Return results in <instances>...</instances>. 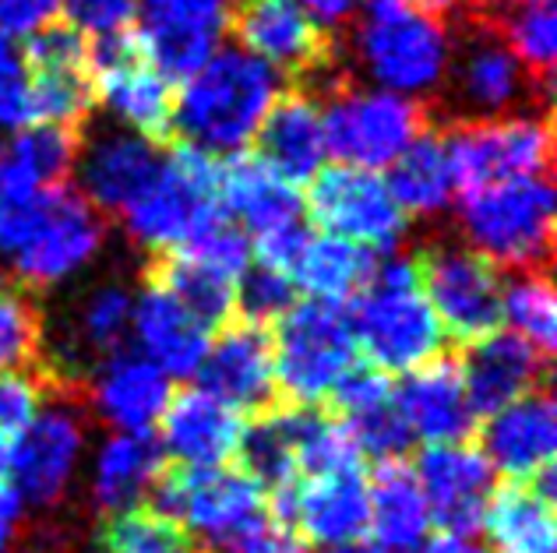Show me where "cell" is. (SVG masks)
I'll use <instances>...</instances> for the list:
<instances>
[{
  "label": "cell",
  "instance_id": "obj_1",
  "mask_svg": "<svg viewBox=\"0 0 557 553\" xmlns=\"http://www.w3.org/2000/svg\"><path fill=\"white\" fill-rule=\"evenodd\" d=\"M272 64L247 50H215L173 99V127L209 155H237L255 141L261 121L283 92Z\"/></svg>",
  "mask_w": 557,
  "mask_h": 553
},
{
  "label": "cell",
  "instance_id": "obj_2",
  "mask_svg": "<svg viewBox=\"0 0 557 553\" xmlns=\"http://www.w3.org/2000/svg\"><path fill=\"white\" fill-rule=\"evenodd\" d=\"M102 247L99 212L64 184L0 212V261L25 286H61L92 265Z\"/></svg>",
  "mask_w": 557,
  "mask_h": 553
},
{
  "label": "cell",
  "instance_id": "obj_3",
  "mask_svg": "<svg viewBox=\"0 0 557 553\" xmlns=\"http://www.w3.org/2000/svg\"><path fill=\"white\" fill-rule=\"evenodd\" d=\"M357 353L381 374H409L442 356L445 328L423 297L417 261L388 257L374 265L368 286L354 297L349 311Z\"/></svg>",
  "mask_w": 557,
  "mask_h": 553
},
{
  "label": "cell",
  "instance_id": "obj_4",
  "mask_svg": "<svg viewBox=\"0 0 557 553\" xmlns=\"http://www.w3.org/2000/svg\"><path fill=\"white\" fill-rule=\"evenodd\" d=\"M354 53L374 89L420 99L448 78L451 36L434 14L409 0H368L354 33Z\"/></svg>",
  "mask_w": 557,
  "mask_h": 553
},
{
  "label": "cell",
  "instance_id": "obj_5",
  "mask_svg": "<svg viewBox=\"0 0 557 553\" xmlns=\"http://www.w3.org/2000/svg\"><path fill=\"white\" fill-rule=\"evenodd\" d=\"M215 155L184 144L163 155L149 187L121 212L127 237L152 254H177L198 232L223 215L219 205Z\"/></svg>",
  "mask_w": 557,
  "mask_h": 553
},
{
  "label": "cell",
  "instance_id": "obj_6",
  "mask_svg": "<svg viewBox=\"0 0 557 553\" xmlns=\"http://www.w3.org/2000/svg\"><path fill=\"white\" fill-rule=\"evenodd\" d=\"M459 226L466 247L491 265L533 272L550 254L554 187L547 177H522L462 191Z\"/></svg>",
  "mask_w": 557,
  "mask_h": 553
},
{
  "label": "cell",
  "instance_id": "obj_7",
  "mask_svg": "<svg viewBox=\"0 0 557 553\" xmlns=\"http://www.w3.org/2000/svg\"><path fill=\"white\" fill-rule=\"evenodd\" d=\"M272 360L275 388L297 405L335 399L346 377L360 367L349 314L339 303H293L272 335Z\"/></svg>",
  "mask_w": 557,
  "mask_h": 553
},
{
  "label": "cell",
  "instance_id": "obj_8",
  "mask_svg": "<svg viewBox=\"0 0 557 553\" xmlns=\"http://www.w3.org/2000/svg\"><path fill=\"white\" fill-rule=\"evenodd\" d=\"M423 135V106L385 89H346L325 110L329 155L346 166L388 169Z\"/></svg>",
  "mask_w": 557,
  "mask_h": 553
},
{
  "label": "cell",
  "instance_id": "obj_9",
  "mask_svg": "<svg viewBox=\"0 0 557 553\" xmlns=\"http://www.w3.org/2000/svg\"><path fill=\"white\" fill-rule=\"evenodd\" d=\"M423 297L445 335L459 342H480L483 335L502 328V293L505 282L497 265L480 257L466 243H434L423 261H417Z\"/></svg>",
  "mask_w": 557,
  "mask_h": 553
},
{
  "label": "cell",
  "instance_id": "obj_10",
  "mask_svg": "<svg viewBox=\"0 0 557 553\" xmlns=\"http://www.w3.org/2000/svg\"><path fill=\"white\" fill-rule=\"evenodd\" d=\"M92 92L124 130L159 141L173 130V89L145 61L135 28L89 42Z\"/></svg>",
  "mask_w": 557,
  "mask_h": 553
},
{
  "label": "cell",
  "instance_id": "obj_11",
  "mask_svg": "<svg viewBox=\"0 0 557 553\" xmlns=\"http://www.w3.org/2000/svg\"><path fill=\"white\" fill-rule=\"evenodd\" d=\"M307 212L332 237L368 247L371 254L395 251V243L406 237L409 219L381 173L346 163L325 166L311 180Z\"/></svg>",
  "mask_w": 557,
  "mask_h": 553
},
{
  "label": "cell",
  "instance_id": "obj_12",
  "mask_svg": "<svg viewBox=\"0 0 557 553\" xmlns=\"http://www.w3.org/2000/svg\"><path fill=\"white\" fill-rule=\"evenodd\" d=\"M445 152L462 191L502 180L544 177L550 166V124L530 113L469 121L451 130Z\"/></svg>",
  "mask_w": 557,
  "mask_h": 553
},
{
  "label": "cell",
  "instance_id": "obj_13",
  "mask_svg": "<svg viewBox=\"0 0 557 553\" xmlns=\"http://www.w3.org/2000/svg\"><path fill=\"white\" fill-rule=\"evenodd\" d=\"M156 501L159 515L170 518L184 536L190 532L215 546L247 518L265 512V487L247 469L212 465V469H181L163 476L156 487Z\"/></svg>",
  "mask_w": 557,
  "mask_h": 553
},
{
  "label": "cell",
  "instance_id": "obj_14",
  "mask_svg": "<svg viewBox=\"0 0 557 553\" xmlns=\"http://www.w3.org/2000/svg\"><path fill=\"white\" fill-rule=\"evenodd\" d=\"M138 11L145 61L166 81H187L215 56L233 0H145Z\"/></svg>",
  "mask_w": 557,
  "mask_h": 553
},
{
  "label": "cell",
  "instance_id": "obj_15",
  "mask_svg": "<svg viewBox=\"0 0 557 553\" xmlns=\"http://www.w3.org/2000/svg\"><path fill=\"white\" fill-rule=\"evenodd\" d=\"M85 462V424L71 405H42L8 444V473L25 504L61 501Z\"/></svg>",
  "mask_w": 557,
  "mask_h": 553
},
{
  "label": "cell",
  "instance_id": "obj_16",
  "mask_svg": "<svg viewBox=\"0 0 557 553\" xmlns=\"http://www.w3.org/2000/svg\"><path fill=\"white\" fill-rule=\"evenodd\" d=\"M275 493L278 515L297 529L304 543L332 550L368 536V479L360 469L300 476Z\"/></svg>",
  "mask_w": 557,
  "mask_h": 553
},
{
  "label": "cell",
  "instance_id": "obj_17",
  "mask_svg": "<svg viewBox=\"0 0 557 553\" xmlns=\"http://www.w3.org/2000/svg\"><path fill=\"white\" fill-rule=\"evenodd\" d=\"M473 22V18H469ZM530 71H525L516 53L505 47L491 22L476 18L466 28L459 42H451L448 78L456 103L473 116H508L530 96Z\"/></svg>",
  "mask_w": 557,
  "mask_h": 553
},
{
  "label": "cell",
  "instance_id": "obj_18",
  "mask_svg": "<svg viewBox=\"0 0 557 553\" xmlns=\"http://www.w3.org/2000/svg\"><path fill=\"white\" fill-rule=\"evenodd\" d=\"M28 75H33V124H78L92 106L89 42L71 25H47L28 36L25 47Z\"/></svg>",
  "mask_w": 557,
  "mask_h": 553
},
{
  "label": "cell",
  "instance_id": "obj_19",
  "mask_svg": "<svg viewBox=\"0 0 557 553\" xmlns=\"http://www.w3.org/2000/svg\"><path fill=\"white\" fill-rule=\"evenodd\" d=\"M230 22L244 50L275 71L311 75L332 61L325 25H318L300 0H233Z\"/></svg>",
  "mask_w": 557,
  "mask_h": 553
},
{
  "label": "cell",
  "instance_id": "obj_20",
  "mask_svg": "<svg viewBox=\"0 0 557 553\" xmlns=\"http://www.w3.org/2000/svg\"><path fill=\"white\" fill-rule=\"evenodd\" d=\"M480 451L494 476H505L508 483H540V479H547L557 455L554 402L533 391V395L487 413Z\"/></svg>",
  "mask_w": 557,
  "mask_h": 553
},
{
  "label": "cell",
  "instance_id": "obj_21",
  "mask_svg": "<svg viewBox=\"0 0 557 553\" xmlns=\"http://www.w3.org/2000/svg\"><path fill=\"white\" fill-rule=\"evenodd\" d=\"M413 476L428 498L431 518L442 521V529L473 532L480 526L483 507L494 493V469L480 448L466 441L423 444Z\"/></svg>",
  "mask_w": 557,
  "mask_h": 553
},
{
  "label": "cell",
  "instance_id": "obj_22",
  "mask_svg": "<svg viewBox=\"0 0 557 553\" xmlns=\"http://www.w3.org/2000/svg\"><path fill=\"white\" fill-rule=\"evenodd\" d=\"M247 419L209 388H187L173 395L159 419V448L184 469H212L240 455Z\"/></svg>",
  "mask_w": 557,
  "mask_h": 553
},
{
  "label": "cell",
  "instance_id": "obj_23",
  "mask_svg": "<svg viewBox=\"0 0 557 553\" xmlns=\"http://www.w3.org/2000/svg\"><path fill=\"white\" fill-rule=\"evenodd\" d=\"M219 205L226 219L251 232L255 243L304 226L300 187L278 177L258 155H233L219 169Z\"/></svg>",
  "mask_w": 557,
  "mask_h": 553
},
{
  "label": "cell",
  "instance_id": "obj_24",
  "mask_svg": "<svg viewBox=\"0 0 557 553\" xmlns=\"http://www.w3.org/2000/svg\"><path fill=\"white\" fill-rule=\"evenodd\" d=\"M135 353L156 363L166 377H195L201 370L212 328H205L163 282H149L131 303Z\"/></svg>",
  "mask_w": 557,
  "mask_h": 553
},
{
  "label": "cell",
  "instance_id": "obj_25",
  "mask_svg": "<svg viewBox=\"0 0 557 553\" xmlns=\"http://www.w3.org/2000/svg\"><path fill=\"white\" fill-rule=\"evenodd\" d=\"M395 405L409 441L417 438L423 444L462 441L480 416L469 402L459 363L442 356L403 374V385L395 388Z\"/></svg>",
  "mask_w": 557,
  "mask_h": 553
},
{
  "label": "cell",
  "instance_id": "obj_26",
  "mask_svg": "<svg viewBox=\"0 0 557 553\" xmlns=\"http://www.w3.org/2000/svg\"><path fill=\"white\" fill-rule=\"evenodd\" d=\"M159 163L163 155H159L156 141L124 127L102 130L85 149H78V194L96 212H124L149 187Z\"/></svg>",
  "mask_w": 557,
  "mask_h": 553
},
{
  "label": "cell",
  "instance_id": "obj_27",
  "mask_svg": "<svg viewBox=\"0 0 557 553\" xmlns=\"http://www.w3.org/2000/svg\"><path fill=\"white\" fill-rule=\"evenodd\" d=\"M198 374L201 388L230 402L233 410H258L275 391L272 335L255 322L223 328L215 339H209Z\"/></svg>",
  "mask_w": 557,
  "mask_h": 553
},
{
  "label": "cell",
  "instance_id": "obj_28",
  "mask_svg": "<svg viewBox=\"0 0 557 553\" xmlns=\"http://www.w3.org/2000/svg\"><path fill=\"white\" fill-rule=\"evenodd\" d=\"M173 399V377L138 353H110L92 370V405L102 424L124 433H149L159 427Z\"/></svg>",
  "mask_w": 557,
  "mask_h": 553
},
{
  "label": "cell",
  "instance_id": "obj_29",
  "mask_svg": "<svg viewBox=\"0 0 557 553\" xmlns=\"http://www.w3.org/2000/svg\"><path fill=\"white\" fill-rule=\"evenodd\" d=\"M265 163L286 177L289 184H307L325 169L329 138H325V110L318 106L314 96L289 92L278 96L272 110L261 121L258 135Z\"/></svg>",
  "mask_w": 557,
  "mask_h": 553
},
{
  "label": "cell",
  "instance_id": "obj_30",
  "mask_svg": "<svg viewBox=\"0 0 557 553\" xmlns=\"http://www.w3.org/2000/svg\"><path fill=\"white\" fill-rule=\"evenodd\" d=\"M459 370L473 410L494 413L508 402L533 395L544 377V353L511 331H491L469 345Z\"/></svg>",
  "mask_w": 557,
  "mask_h": 553
},
{
  "label": "cell",
  "instance_id": "obj_31",
  "mask_svg": "<svg viewBox=\"0 0 557 553\" xmlns=\"http://www.w3.org/2000/svg\"><path fill=\"white\" fill-rule=\"evenodd\" d=\"M159 479H163V448L149 433L113 430L92 451L89 493L102 512H135L145 498L156 493Z\"/></svg>",
  "mask_w": 557,
  "mask_h": 553
},
{
  "label": "cell",
  "instance_id": "obj_32",
  "mask_svg": "<svg viewBox=\"0 0 557 553\" xmlns=\"http://www.w3.org/2000/svg\"><path fill=\"white\" fill-rule=\"evenodd\" d=\"M431 507L413 469L403 462H381L368 483V532L385 553H413L431 532Z\"/></svg>",
  "mask_w": 557,
  "mask_h": 553
},
{
  "label": "cell",
  "instance_id": "obj_33",
  "mask_svg": "<svg viewBox=\"0 0 557 553\" xmlns=\"http://www.w3.org/2000/svg\"><path fill=\"white\" fill-rule=\"evenodd\" d=\"M343 405V424L349 438L357 441L360 455H374L381 462H395L406 448L409 433L403 427L399 405H395V388L388 374L374 367H357L335 391Z\"/></svg>",
  "mask_w": 557,
  "mask_h": 553
},
{
  "label": "cell",
  "instance_id": "obj_34",
  "mask_svg": "<svg viewBox=\"0 0 557 553\" xmlns=\"http://www.w3.org/2000/svg\"><path fill=\"white\" fill-rule=\"evenodd\" d=\"M374 272V254L368 247L349 243L332 232H307L300 251L289 261L293 289H304L307 300L318 303H346L368 286Z\"/></svg>",
  "mask_w": 557,
  "mask_h": 553
},
{
  "label": "cell",
  "instance_id": "obj_35",
  "mask_svg": "<svg viewBox=\"0 0 557 553\" xmlns=\"http://www.w3.org/2000/svg\"><path fill=\"white\" fill-rule=\"evenodd\" d=\"M480 526L494 553H557V518L547 487L508 483L494 490Z\"/></svg>",
  "mask_w": 557,
  "mask_h": 553
},
{
  "label": "cell",
  "instance_id": "obj_36",
  "mask_svg": "<svg viewBox=\"0 0 557 553\" xmlns=\"http://www.w3.org/2000/svg\"><path fill=\"white\" fill-rule=\"evenodd\" d=\"M388 187L406 215H442L456 201V173H451L442 138L420 135L409 149L388 166Z\"/></svg>",
  "mask_w": 557,
  "mask_h": 553
},
{
  "label": "cell",
  "instance_id": "obj_37",
  "mask_svg": "<svg viewBox=\"0 0 557 553\" xmlns=\"http://www.w3.org/2000/svg\"><path fill=\"white\" fill-rule=\"evenodd\" d=\"M131 303H135V297H131L124 286H116V282L96 286L92 293L78 303V311L64 331V342H61L64 367H85L89 360H102L116 353L131 331Z\"/></svg>",
  "mask_w": 557,
  "mask_h": 553
},
{
  "label": "cell",
  "instance_id": "obj_38",
  "mask_svg": "<svg viewBox=\"0 0 557 553\" xmlns=\"http://www.w3.org/2000/svg\"><path fill=\"white\" fill-rule=\"evenodd\" d=\"M184 307L198 317L205 328H219L230 322V314L237 311V282L230 272L215 268L212 261H205L190 251L170 254V261L156 275Z\"/></svg>",
  "mask_w": 557,
  "mask_h": 553
},
{
  "label": "cell",
  "instance_id": "obj_39",
  "mask_svg": "<svg viewBox=\"0 0 557 553\" xmlns=\"http://www.w3.org/2000/svg\"><path fill=\"white\" fill-rule=\"evenodd\" d=\"M502 325L516 339L530 342L540 353H547L557 339V297L550 282L540 272H522L505 282L502 293Z\"/></svg>",
  "mask_w": 557,
  "mask_h": 553
},
{
  "label": "cell",
  "instance_id": "obj_40",
  "mask_svg": "<svg viewBox=\"0 0 557 553\" xmlns=\"http://www.w3.org/2000/svg\"><path fill=\"white\" fill-rule=\"evenodd\" d=\"M497 36L505 47L516 53V61L530 71V75L547 78L557 61V14L547 4H511L505 14H497Z\"/></svg>",
  "mask_w": 557,
  "mask_h": 553
},
{
  "label": "cell",
  "instance_id": "obj_41",
  "mask_svg": "<svg viewBox=\"0 0 557 553\" xmlns=\"http://www.w3.org/2000/svg\"><path fill=\"white\" fill-rule=\"evenodd\" d=\"M107 553H190V546L170 518L135 507L110 521Z\"/></svg>",
  "mask_w": 557,
  "mask_h": 553
},
{
  "label": "cell",
  "instance_id": "obj_42",
  "mask_svg": "<svg viewBox=\"0 0 557 553\" xmlns=\"http://www.w3.org/2000/svg\"><path fill=\"white\" fill-rule=\"evenodd\" d=\"M42 339L36 303L22 289L0 286V374L22 370Z\"/></svg>",
  "mask_w": 557,
  "mask_h": 553
},
{
  "label": "cell",
  "instance_id": "obj_43",
  "mask_svg": "<svg viewBox=\"0 0 557 553\" xmlns=\"http://www.w3.org/2000/svg\"><path fill=\"white\" fill-rule=\"evenodd\" d=\"M33 124V75L14 39L0 33V130L14 135Z\"/></svg>",
  "mask_w": 557,
  "mask_h": 553
},
{
  "label": "cell",
  "instance_id": "obj_44",
  "mask_svg": "<svg viewBox=\"0 0 557 553\" xmlns=\"http://www.w3.org/2000/svg\"><path fill=\"white\" fill-rule=\"evenodd\" d=\"M293 293H297V289H293V282L283 272L258 265V261L237 282V303L244 307L247 322H255V325L278 322V317L293 307Z\"/></svg>",
  "mask_w": 557,
  "mask_h": 553
},
{
  "label": "cell",
  "instance_id": "obj_45",
  "mask_svg": "<svg viewBox=\"0 0 557 553\" xmlns=\"http://www.w3.org/2000/svg\"><path fill=\"white\" fill-rule=\"evenodd\" d=\"M215 553H304V540L283 515H272L269 507L247 518L240 529H233L226 540L212 546Z\"/></svg>",
  "mask_w": 557,
  "mask_h": 553
},
{
  "label": "cell",
  "instance_id": "obj_46",
  "mask_svg": "<svg viewBox=\"0 0 557 553\" xmlns=\"http://www.w3.org/2000/svg\"><path fill=\"white\" fill-rule=\"evenodd\" d=\"M61 11L75 33L102 39L135 28L138 0H61Z\"/></svg>",
  "mask_w": 557,
  "mask_h": 553
},
{
  "label": "cell",
  "instance_id": "obj_47",
  "mask_svg": "<svg viewBox=\"0 0 557 553\" xmlns=\"http://www.w3.org/2000/svg\"><path fill=\"white\" fill-rule=\"evenodd\" d=\"M42 410V388L22 370L0 374V441H14Z\"/></svg>",
  "mask_w": 557,
  "mask_h": 553
},
{
  "label": "cell",
  "instance_id": "obj_48",
  "mask_svg": "<svg viewBox=\"0 0 557 553\" xmlns=\"http://www.w3.org/2000/svg\"><path fill=\"white\" fill-rule=\"evenodd\" d=\"M61 14V0H0V33L36 36Z\"/></svg>",
  "mask_w": 557,
  "mask_h": 553
},
{
  "label": "cell",
  "instance_id": "obj_49",
  "mask_svg": "<svg viewBox=\"0 0 557 553\" xmlns=\"http://www.w3.org/2000/svg\"><path fill=\"white\" fill-rule=\"evenodd\" d=\"M25 521V498L14 487L0 483V553H8L14 546Z\"/></svg>",
  "mask_w": 557,
  "mask_h": 553
},
{
  "label": "cell",
  "instance_id": "obj_50",
  "mask_svg": "<svg viewBox=\"0 0 557 553\" xmlns=\"http://www.w3.org/2000/svg\"><path fill=\"white\" fill-rule=\"evenodd\" d=\"M413 553H487L473 532H459V529H442V532H428V540H423Z\"/></svg>",
  "mask_w": 557,
  "mask_h": 553
},
{
  "label": "cell",
  "instance_id": "obj_51",
  "mask_svg": "<svg viewBox=\"0 0 557 553\" xmlns=\"http://www.w3.org/2000/svg\"><path fill=\"white\" fill-rule=\"evenodd\" d=\"M318 25H343L368 8V0H300Z\"/></svg>",
  "mask_w": 557,
  "mask_h": 553
},
{
  "label": "cell",
  "instance_id": "obj_52",
  "mask_svg": "<svg viewBox=\"0 0 557 553\" xmlns=\"http://www.w3.org/2000/svg\"><path fill=\"white\" fill-rule=\"evenodd\" d=\"M413 8H420V11H428V14H456V11H466V8H473L476 0H409Z\"/></svg>",
  "mask_w": 557,
  "mask_h": 553
},
{
  "label": "cell",
  "instance_id": "obj_53",
  "mask_svg": "<svg viewBox=\"0 0 557 553\" xmlns=\"http://www.w3.org/2000/svg\"><path fill=\"white\" fill-rule=\"evenodd\" d=\"M321 553H385L377 546H360V543H349V546H332V550H321Z\"/></svg>",
  "mask_w": 557,
  "mask_h": 553
},
{
  "label": "cell",
  "instance_id": "obj_54",
  "mask_svg": "<svg viewBox=\"0 0 557 553\" xmlns=\"http://www.w3.org/2000/svg\"><path fill=\"white\" fill-rule=\"evenodd\" d=\"M8 476V441H0V483H4Z\"/></svg>",
  "mask_w": 557,
  "mask_h": 553
},
{
  "label": "cell",
  "instance_id": "obj_55",
  "mask_svg": "<svg viewBox=\"0 0 557 553\" xmlns=\"http://www.w3.org/2000/svg\"><path fill=\"white\" fill-rule=\"evenodd\" d=\"M511 4H547V0H511Z\"/></svg>",
  "mask_w": 557,
  "mask_h": 553
}]
</instances>
